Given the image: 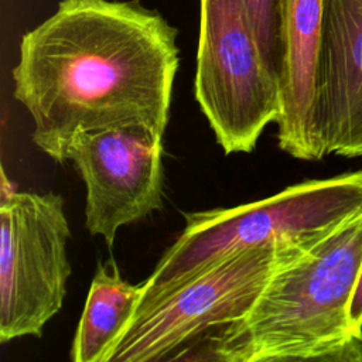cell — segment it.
I'll use <instances>...</instances> for the list:
<instances>
[{
  "mask_svg": "<svg viewBox=\"0 0 362 362\" xmlns=\"http://www.w3.org/2000/svg\"><path fill=\"white\" fill-rule=\"evenodd\" d=\"M177 34L136 0H62L24 34L13 69L33 143L64 163L83 132L144 126L163 137L180 65Z\"/></svg>",
  "mask_w": 362,
  "mask_h": 362,
  "instance_id": "6da1fadb",
  "label": "cell"
},
{
  "mask_svg": "<svg viewBox=\"0 0 362 362\" xmlns=\"http://www.w3.org/2000/svg\"><path fill=\"white\" fill-rule=\"evenodd\" d=\"M361 269L362 209L286 259L242 318L208 335L206 358L337 362L356 335L349 307Z\"/></svg>",
  "mask_w": 362,
  "mask_h": 362,
  "instance_id": "7a4b0ae2",
  "label": "cell"
},
{
  "mask_svg": "<svg viewBox=\"0 0 362 362\" xmlns=\"http://www.w3.org/2000/svg\"><path fill=\"white\" fill-rule=\"evenodd\" d=\"M362 209V170L307 180L255 202L184 214L185 228L141 283L137 311L255 246L303 242Z\"/></svg>",
  "mask_w": 362,
  "mask_h": 362,
  "instance_id": "3957f363",
  "label": "cell"
},
{
  "mask_svg": "<svg viewBox=\"0 0 362 362\" xmlns=\"http://www.w3.org/2000/svg\"><path fill=\"white\" fill-rule=\"evenodd\" d=\"M195 99L225 154L250 153L281 109L243 0H199Z\"/></svg>",
  "mask_w": 362,
  "mask_h": 362,
  "instance_id": "277c9868",
  "label": "cell"
},
{
  "mask_svg": "<svg viewBox=\"0 0 362 362\" xmlns=\"http://www.w3.org/2000/svg\"><path fill=\"white\" fill-rule=\"evenodd\" d=\"M314 238L264 243L218 262L168 296L137 311L119 338L109 362L170 359L173 352L194 338L242 318L274 270Z\"/></svg>",
  "mask_w": 362,
  "mask_h": 362,
  "instance_id": "5b68a950",
  "label": "cell"
},
{
  "mask_svg": "<svg viewBox=\"0 0 362 362\" xmlns=\"http://www.w3.org/2000/svg\"><path fill=\"white\" fill-rule=\"evenodd\" d=\"M64 199L18 192L0 204V341L41 337L61 310L71 264Z\"/></svg>",
  "mask_w": 362,
  "mask_h": 362,
  "instance_id": "8992f818",
  "label": "cell"
},
{
  "mask_svg": "<svg viewBox=\"0 0 362 362\" xmlns=\"http://www.w3.org/2000/svg\"><path fill=\"white\" fill-rule=\"evenodd\" d=\"M86 187L85 226L110 247L120 226L163 204V137L144 126L83 132L66 150Z\"/></svg>",
  "mask_w": 362,
  "mask_h": 362,
  "instance_id": "52a82bcc",
  "label": "cell"
},
{
  "mask_svg": "<svg viewBox=\"0 0 362 362\" xmlns=\"http://www.w3.org/2000/svg\"><path fill=\"white\" fill-rule=\"evenodd\" d=\"M315 127L325 156L362 157V0H325Z\"/></svg>",
  "mask_w": 362,
  "mask_h": 362,
  "instance_id": "ba28073f",
  "label": "cell"
},
{
  "mask_svg": "<svg viewBox=\"0 0 362 362\" xmlns=\"http://www.w3.org/2000/svg\"><path fill=\"white\" fill-rule=\"evenodd\" d=\"M325 0H281L283 66L280 74L279 147L294 158L325 157L317 127V86Z\"/></svg>",
  "mask_w": 362,
  "mask_h": 362,
  "instance_id": "9c48e42d",
  "label": "cell"
},
{
  "mask_svg": "<svg viewBox=\"0 0 362 362\" xmlns=\"http://www.w3.org/2000/svg\"><path fill=\"white\" fill-rule=\"evenodd\" d=\"M143 286L124 280L113 259L99 263L78 322L71 359L109 362L123 331L136 314Z\"/></svg>",
  "mask_w": 362,
  "mask_h": 362,
  "instance_id": "30bf717a",
  "label": "cell"
},
{
  "mask_svg": "<svg viewBox=\"0 0 362 362\" xmlns=\"http://www.w3.org/2000/svg\"><path fill=\"white\" fill-rule=\"evenodd\" d=\"M243 3L262 57L280 81L283 66L281 0H243Z\"/></svg>",
  "mask_w": 362,
  "mask_h": 362,
  "instance_id": "8fae6325",
  "label": "cell"
},
{
  "mask_svg": "<svg viewBox=\"0 0 362 362\" xmlns=\"http://www.w3.org/2000/svg\"><path fill=\"white\" fill-rule=\"evenodd\" d=\"M349 322L351 328L355 334H359L362 331V269L356 281V287L351 300L349 307Z\"/></svg>",
  "mask_w": 362,
  "mask_h": 362,
  "instance_id": "7c38bea8",
  "label": "cell"
},
{
  "mask_svg": "<svg viewBox=\"0 0 362 362\" xmlns=\"http://www.w3.org/2000/svg\"><path fill=\"white\" fill-rule=\"evenodd\" d=\"M337 362H362V331L345 344L337 356Z\"/></svg>",
  "mask_w": 362,
  "mask_h": 362,
  "instance_id": "4fadbf2b",
  "label": "cell"
}]
</instances>
